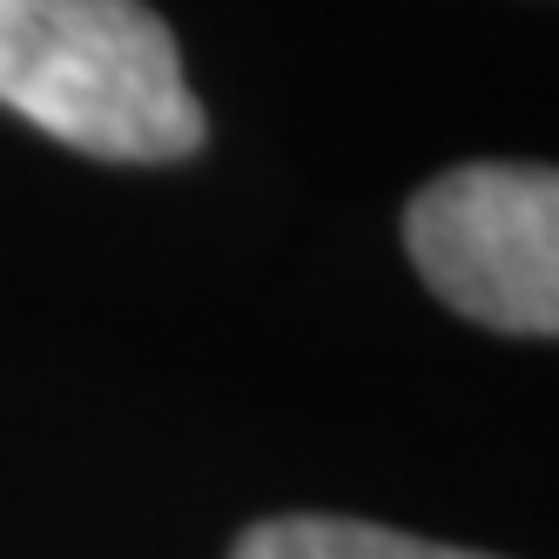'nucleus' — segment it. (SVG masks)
I'll list each match as a JSON object with an SVG mask.
<instances>
[{"instance_id":"nucleus-2","label":"nucleus","mask_w":559,"mask_h":559,"mask_svg":"<svg viewBox=\"0 0 559 559\" xmlns=\"http://www.w3.org/2000/svg\"><path fill=\"white\" fill-rule=\"evenodd\" d=\"M405 250L459 317L506 337L559 331V176L465 163L405 203Z\"/></svg>"},{"instance_id":"nucleus-1","label":"nucleus","mask_w":559,"mask_h":559,"mask_svg":"<svg viewBox=\"0 0 559 559\" xmlns=\"http://www.w3.org/2000/svg\"><path fill=\"white\" fill-rule=\"evenodd\" d=\"M0 102L102 163H182L210 135L142 0H0Z\"/></svg>"},{"instance_id":"nucleus-3","label":"nucleus","mask_w":559,"mask_h":559,"mask_svg":"<svg viewBox=\"0 0 559 559\" xmlns=\"http://www.w3.org/2000/svg\"><path fill=\"white\" fill-rule=\"evenodd\" d=\"M229 559H492V552H459L438 539H412L371 526V519H331V512H284L263 519L229 546Z\"/></svg>"}]
</instances>
